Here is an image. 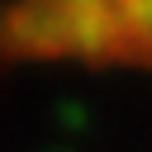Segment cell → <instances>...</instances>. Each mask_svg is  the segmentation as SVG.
Returning <instances> with one entry per match:
<instances>
[{
    "label": "cell",
    "mask_w": 152,
    "mask_h": 152,
    "mask_svg": "<svg viewBox=\"0 0 152 152\" xmlns=\"http://www.w3.org/2000/svg\"><path fill=\"white\" fill-rule=\"evenodd\" d=\"M0 48L28 62H90L152 71V0H14Z\"/></svg>",
    "instance_id": "cell-1"
}]
</instances>
